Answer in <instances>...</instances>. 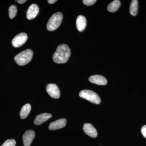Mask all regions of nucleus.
I'll return each instance as SVG.
<instances>
[{"label": "nucleus", "instance_id": "1", "mask_svg": "<svg viewBox=\"0 0 146 146\" xmlns=\"http://www.w3.org/2000/svg\"><path fill=\"white\" fill-rule=\"evenodd\" d=\"M71 50L65 44H61L58 46L53 56V60L57 64H63L68 61L70 56Z\"/></svg>", "mask_w": 146, "mask_h": 146}, {"label": "nucleus", "instance_id": "2", "mask_svg": "<svg viewBox=\"0 0 146 146\" xmlns=\"http://www.w3.org/2000/svg\"><path fill=\"white\" fill-rule=\"evenodd\" d=\"M33 56V52L31 49H28L16 55L14 59L18 65L23 66L27 65L31 61Z\"/></svg>", "mask_w": 146, "mask_h": 146}, {"label": "nucleus", "instance_id": "3", "mask_svg": "<svg viewBox=\"0 0 146 146\" xmlns=\"http://www.w3.org/2000/svg\"><path fill=\"white\" fill-rule=\"evenodd\" d=\"M63 15L60 12L53 14L47 24V29L49 31H54L58 28L62 23Z\"/></svg>", "mask_w": 146, "mask_h": 146}, {"label": "nucleus", "instance_id": "4", "mask_svg": "<svg viewBox=\"0 0 146 146\" xmlns=\"http://www.w3.org/2000/svg\"><path fill=\"white\" fill-rule=\"evenodd\" d=\"M79 96L80 98L96 104H99L101 102V99L98 95L91 90H82L80 92Z\"/></svg>", "mask_w": 146, "mask_h": 146}, {"label": "nucleus", "instance_id": "5", "mask_svg": "<svg viewBox=\"0 0 146 146\" xmlns=\"http://www.w3.org/2000/svg\"><path fill=\"white\" fill-rule=\"evenodd\" d=\"M28 39L27 35L25 33L18 34L13 38L12 41V44L15 48H18L23 46L27 42Z\"/></svg>", "mask_w": 146, "mask_h": 146}, {"label": "nucleus", "instance_id": "6", "mask_svg": "<svg viewBox=\"0 0 146 146\" xmlns=\"http://www.w3.org/2000/svg\"><path fill=\"white\" fill-rule=\"evenodd\" d=\"M46 90L48 94L52 98L58 99L60 98V90L56 84H48Z\"/></svg>", "mask_w": 146, "mask_h": 146}, {"label": "nucleus", "instance_id": "7", "mask_svg": "<svg viewBox=\"0 0 146 146\" xmlns=\"http://www.w3.org/2000/svg\"><path fill=\"white\" fill-rule=\"evenodd\" d=\"M35 136V132L33 130H28L26 131L23 136L24 146H30Z\"/></svg>", "mask_w": 146, "mask_h": 146}, {"label": "nucleus", "instance_id": "8", "mask_svg": "<svg viewBox=\"0 0 146 146\" xmlns=\"http://www.w3.org/2000/svg\"><path fill=\"white\" fill-rule=\"evenodd\" d=\"M39 12V8L36 4H32L30 6L27 13V17L29 20H32L37 16Z\"/></svg>", "mask_w": 146, "mask_h": 146}, {"label": "nucleus", "instance_id": "9", "mask_svg": "<svg viewBox=\"0 0 146 146\" xmlns=\"http://www.w3.org/2000/svg\"><path fill=\"white\" fill-rule=\"evenodd\" d=\"M66 119H62L56 120L50 124L49 129L50 130H54L62 128L65 126L66 124Z\"/></svg>", "mask_w": 146, "mask_h": 146}, {"label": "nucleus", "instance_id": "10", "mask_svg": "<svg viewBox=\"0 0 146 146\" xmlns=\"http://www.w3.org/2000/svg\"><path fill=\"white\" fill-rule=\"evenodd\" d=\"M89 81L91 83L100 85H105L107 83L106 79L103 76L99 75L91 76L89 77Z\"/></svg>", "mask_w": 146, "mask_h": 146}, {"label": "nucleus", "instance_id": "11", "mask_svg": "<svg viewBox=\"0 0 146 146\" xmlns=\"http://www.w3.org/2000/svg\"><path fill=\"white\" fill-rule=\"evenodd\" d=\"M83 129L84 132L90 137L92 138L97 137L98 133L96 129L91 124H84L83 125Z\"/></svg>", "mask_w": 146, "mask_h": 146}, {"label": "nucleus", "instance_id": "12", "mask_svg": "<svg viewBox=\"0 0 146 146\" xmlns=\"http://www.w3.org/2000/svg\"><path fill=\"white\" fill-rule=\"evenodd\" d=\"M52 117L49 113H45L40 114L36 116L34 120V124L36 125H40L48 120Z\"/></svg>", "mask_w": 146, "mask_h": 146}, {"label": "nucleus", "instance_id": "13", "mask_svg": "<svg viewBox=\"0 0 146 146\" xmlns=\"http://www.w3.org/2000/svg\"><path fill=\"white\" fill-rule=\"evenodd\" d=\"M76 25L77 29L79 31H83L85 29L86 25V21L85 17L82 15L78 16L76 21Z\"/></svg>", "mask_w": 146, "mask_h": 146}, {"label": "nucleus", "instance_id": "14", "mask_svg": "<svg viewBox=\"0 0 146 146\" xmlns=\"http://www.w3.org/2000/svg\"><path fill=\"white\" fill-rule=\"evenodd\" d=\"M31 106L29 104H25L21 108L20 111V117L22 119H25L28 116L31 110Z\"/></svg>", "mask_w": 146, "mask_h": 146}, {"label": "nucleus", "instance_id": "15", "mask_svg": "<svg viewBox=\"0 0 146 146\" xmlns=\"http://www.w3.org/2000/svg\"><path fill=\"white\" fill-rule=\"evenodd\" d=\"M121 6V2L119 0L113 1L108 5V10L110 12H115L119 9Z\"/></svg>", "mask_w": 146, "mask_h": 146}, {"label": "nucleus", "instance_id": "16", "mask_svg": "<svg viewBox=\"0 0 146 146\" xmlns=\"http://www.w3.org/2000/svg\"><path fill=\"white\" fill-rule=\"evenodd\" d=\"M138 11V1L133 0L131 3L129 7V12L131 15L135 16Z\"/></svg>", "mask_w": 146, "mask_h": 146}, {"label": "nucleus", "instance_id": "17", "mask_svg": "<svg viewBox=\"0 0 146 146\" xmlns=\"http://www.w3.org/2000/svg\"><path fill=\"white\" fill-rule=\"evenodd\" d=\"M17 9L16 6L12 5L11 6L9 9V14L11 19H13L15 18L17 14Z\"/></svg>", "mask_w": 146, "mask_h": 146}, {"label": "nucleus", "instance_id": "18", "mask_svg": "<svg viewBox=\"0 0 146 146\" xmlns=\"http://www.w3.org/2000/svg\"><path fill=\"white\" fill-rule=\"evenodd\" d=\"M16 141L14 139H8L1 146H16Z\"/></svg>", "mask_w": 146, "mask_h": 146}, {"label": "nucleus", "instance_id": "19", "mask_svg": "<svg viewBox=\"0 0 146 146\" xmlns=\"http://www.w3.org/2000/svg\"><path fill=\"white\" fill-rule=\"evenodd\" d=\"M83 3L86 6L93 5L96 2V0H83Z\"/></svg>", "mask_w": 146, "mask_h": 146}, {"label": "nucleus", "instance_id": "20", "mask_svg": "<svg viewBox=\"0 0 146 146\" xmlns=\"http://www.w3.org/2000/svg\"><path fill=\"white\" fill-rule=\"evenodd\" d=\"M141 132L143 136L146 138V125H144L141 129Z\"/></svg>", "mask_w": 146, "mask_h": 146}, {"label": "nucleus", "instance_id": "21", "mask_svg": "<svg viewBox=\"0 0 146 146\" xmlns=\"http://www.w3.org/2000/svg\"><path fill=\"white\" fill-rule=\"evenodd\" d=\"M27 1V0H18V1H16L18 2V3L22 4L25 3Z\"/></svg>", "mask_w": 146, "mask_h": 146}, {"label": "nucleus", "instance_id": "22", "mask_svg": "<svg viewBox=\"0 0 146 146\" xmlns=\"http://www.w3.org/2000/svg\"><path fill=\"white\" fill-rule=\"evenodd\" d=\"M56 1H57L56 0H48V3L49 4H50L54 3L56 2Z\"/></svg>", "mask_w": 146, "mask_h": 146}]
</instances>
